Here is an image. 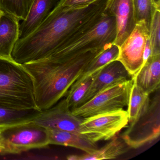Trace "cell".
Instances as JSON below:
<instances>
[{
  "instance_id": "obj_19",
  "label": "cell",
  "mask_w": 160,
  "mask_h": 160,
  "mask_svg": "<svg viewBox=\"0 0 160 160\" xmlns=\"http://www.w3.org/2000/svg\"><path fill=\"white\" fill-rule=\"evenodd\" d=\"M42 111L38 108L18 110L0 107V129L31 121Z\"/></svg>"
},
{
  "instance_id": "obj_28",
  "label": "cell",
  "mask_w": 160,
  "mask_h": 160,
  "mask_svg": "<svg viewBox=\"0 0 160 160\" xmlns=\"http://www.w3.org/2000/svg\"><path fill=\"white\" fill-rule=\"evenodd\" d=\"M0 151H1V144H0Z\"/></svg>"
},
{
  "instance_id": "obj_24",
  "label": "cell",
  "mask_w": 160,
  "mask_h": 160,
  "mask_svg": "<svg viewBox=\"0 0 160 160\" xmlns=\"http://www.w3.org/2000/svg\"><path fill=\"white\" fill-rule=\"evenodd\" d=\"M152 56L160 55V10L155 12L150 29Z\"/></svg>"
},
{
  "instance_id": "obj_25",
  "label": "cell",
  "mask_w": 160,
  "mask_h": 160,
  "mask_svg": "<svg viewBox=\"0 0 160 160\" xmlns=\"http://www.w3.org/2000/svg\"><path fill=\"white\" fill-rule=\"evenodd\" d=\"M100 0H59L57 5L63 10H69L83 8Z\"/></svg>"
},
{
  "instance_id": "obj_10",
  "label": "cell",
  "mask_w": 160,
  "mask_h": 160,
  "mask_svg": "<svg viewBox=\"0 0 160 160\" xmlns=\"http://www.w3.org/2000/svg\"><path fill=\"white\" fill-rule=\"evenodd\" d=\"M83 119L72 113L64 98L52 107L42 111L32 121L46 129L80 133V125Z\"/></svg>"
},
{
  "instance_id": "obj_23",
  "label": "cell",
  "mask_w": 160,
  "mask_h": 160,
  "mask_svg": "<svg viewBox=\"0 0 160 160\" xmlns=\"http://www.w3.org/2000/svg\"><path fill=\"white\" fill-rule=\"evenodd\" d=\"M33 0H0V10L15 17L19 21L25 20Z\"/></svg>"
},
{
  "instance_id": "obj_5",
  "label": "cell",
  "mask_w": 160,
  "mask_h": 160,
  "mask_svg": "<svg viewBox=\"0 0 160 160\" xmlns=\"http://www.w3.org/2000/svg\"><path fill=\"white\" fill-rule=\"evenodd\" d=\"M0 153H21L49 145L46 128L28 122L0 129Z\"/></svg>"
},
{
  "instance_id": "obj_3",
  "label": "cell",
  "mask_w": 160,
  "mask_h": 160,
  "mask_svg": "<svg viewBox=\"0 0 160 160\" xmlns=\"http://www.w3.org/2000/svg\"><path fill=\"white\" fill-rule=\"evenodd\" d=\"M0 107L18 110L37 108L30 75L23 65L1 58Z\"/></svg>"
},
{
  "instance_id": "obj_1",
  "label": "cell",
  "mask_w": 160,
  "mask_h": 160,
  "mask_svg": "<svg viewBox=\"0 0 160 160\" xmlns=\"http://www.w3.org/2000/svg\"><path fill=\"white\" fill-rule=\"evenodd\" d=\"M107 0L83 8L65 10L56 4L47 17L29 35L18 39L12 58L23 65L44 58L65 43L86 21L104 10Z\"/></svg>"
},
{
  "instance_id": "obj_17",
  "label": "cell",
  "mask_w": 160,
  "mask_h": 160,
  "mask_svg": "<svg viewBox=\"0 0 160 160\" xmlns=\"http://www.w3.org/2000/svg\"><path fill=\"white\" fill-rule=\"evenodd\" d=\"M124 141L114 137L110 142L94 152L82 155H71L67 157L71 160H101L115 159L126 152V148Z\"/></svg>"
},
{
  "instance_id": "obj_16",
  "label": "cell",
  "mask_w": 160,
  "mask_h": 160,
  "mask_svg": "<svg viewBox=\"0 0 160 160\" xmlns=\"http://www.w3.org/2000/svg\"><path fill=\"white\" fill-rule=\"evenodd\" d=\"M47 130L49 145L72 147L87 153H92L98 149L96 142L89 140L81 134L52 129Z\"/></svg>"
},
{
  "instance_id": "obj_27",
  "label": "cell",
  "mask_w": 160,
  "mask_h": 160,
  "mask_svg": "<svg viewBox=\"0 0 160 160\" xmlns=\"http://www.w3.org/2000/svg\"><path fill=\"white\" fill-rule=\"evenodd\" d=\"M3 14H4V12H2L1 10H0V20H1V19Z\"/></svg>"
},
{
  "instance_id": "obj_22",
  "label": "cell",
  "mask_w": 160,
  "mask_h": 160,
  "mask_svg": "<svg viewBox=\"0 0 160 160\" xmlns=\"http://www.w3.org/2000/svg\"><path fill=\"white\" fill-rule=\"evenodd\" d=\"M136 23L144 21L150 31L153 15L160 10V4L156 0H132Z\"/></svg>"
},
{
  "instance_id": "obj_20",
  "label": "cell",
  "mask_w": 160,
  "mask_h": 160,
  "mask_svg": "<svg viewBox=\"0 0 160 160\" xmlns=\"http://www.w3.org/2000/svg\"><path fill=\"white\" fill-rule=\"evenodd\" d=\"M149 95L133 83L127 106V111L130 123L136 120L147 110L150 102Z\"/></svg>"
},
{
  "instance_id": "obj_9",
  "label": "cell",
  "mask_w": 160,
  "mask_h": 160,
  "mask_svg": "<svg viewBox=\"0 0 160 160\" xmlns=\"http://www.w3.org/2000/svg\"><path fill=\"white\" fill-rule=\"evenodd\" d=\"M150 31L144 21L138 22L131 34L119 47L118 60L124 65L132 78L144 64L143 54Z\"/></svg>"
},
{
  "instance_id": "obj_11",
  "label": "cell",
  "mask_w": 160,
  "mask_h": 160,
  "mask_svg": "<svg viewBox=\"0 0 160 160\" xmlns=\"http://www.w3.org/2000/svg\"><path fill=\"white\" fill-rule=\"evenodd\" d=\"M105 12L115 17L117 35L114 44L119 47L136 25L132 0H107Z\"/></svg>"
},
{
  "instance_id": "obj_4",
  "label": "cell",
  "mask_w": 160,
  "mask_h": 160,
  "mask_svg": "<svg viewBox=\"0 0 160 160\" xmlns=\"http://www.w3.org/2000/svg\"><path fill=\"white\" fill-rule=\"evenodd\" d=\"M116 35L115 17L104 11L97 24L72 42L59 48L51 55L60 58H67L91 50L104 48L114 43Z\"/></svg>"
},
{
  "instance_id": "obj_14",
  "label": "cell",
  "mask_w": 160,
  "mask_h": 160,
  "mask_svg": "<svg viewBox=\"0 0 160 160\" xmlns=\"http://www.w3.org/2000/svg\"><path fill=\"white\" fill-rule=\"evenodd\" d=\"M132 78L135 84L148 94H151L159 89L160 55L150 57Z\"/></svg>"
},
{
  "instance_id": "obj_13",
  "label": "cell",
  "mask_w": 160,
  "mask_h": 160,
  "mask_svg": "<svg viewBox=\"0 0 160 160\" xmlns=\"http://www.w3.org/2000/svg\"><path fill=\"white\" fill-rule=\"evenodd\" d=\"M59 0H33L25 20L19 25V39L33 32L47 17Z\"/></svg>"
},
{
  "instance_id": "obj_18",
  "label": "cell",
  "mask_w": 160,
  "mask_h": 160,
  "mask_svg": "<svg viewBox=\"0 0 160 160\" xmlns=\"http://www.w3.org/2000/svg\"><path fill=\"white\" fill-rule=\"evenodd\" d=\"M100 70L76 80L71 86L65 95V99L71 111L83 104L87 93Z\"/></svg>"
},
{
  "instance_id": "obj_2",
  "label": "cell",
  "mask_w": 160,
  "mask_h": 160,
  "mask_svg": "<svg viewBox=\"0 0 160 160\" xmlns=\"http://www.w3.org/2000/svg\"><path fill=\"white\" fill-rule=\"evenodd\" d=\"M104 48L67 58L49 55L22 65L32 78L37 108L43 111L61 100L91 61Z\"/></svg>"
},
{
  "instance_id": "obj_7",
  "label": "cell",
  "mask_w": 160,
  "mask_h": 160,
  "mask_svg": "<svg viewBox=\"0 0 160 160\" xmlns=\"http://www.w3.org/2000/svg\"><path fill=\"white\" fill-rule=\"evenodd\" d=\"M160 135V96L159 92L150 100L147 110L130 123L121 138L131 148L136 149L153 141Z\"/></svg>"
},
{
  "instance_id": "obj_8",
  "label": "cell",
  "mask_w": 160,
  "mask_h": 160,
  "mask_svg": "<svg viewBox=\"0 0 160 160\" xmlns=\"http://www.w3.org/2000/svg\"><path fill=\"white\" fill-rule=\"evenodd\" d=\"M128 123L127 110L119 109L84 118L80 125V132L96 143L112 139Z\"/></svg>"
},
{
  "instance_id": "obj_26",
  "label": "cell",
  "mask_w": 160,
  "mask_h": 160,
  "mask_svg": "<svg viewBox=\"0 0 160 160\" xmlns=\"http://www.w3.org/2000/svg\"><path fill=\"white\" fill-rule=\"evenodd\" d=\"M151 56H152V50L151 44L150 37H149L146 42L145 49H144V54H143L144 64L147 62L148 59Z\"/></svg>"
},
{
  "instance_id": "obj_6",
  "label": "cell",
  "mask_w": 160,
  "mask_h": 160,
  "mask_svg": "<svg viewBox=\"0 0 160 160\" xmlns=\"http://www.w3.org/2000/svg\"><path fill=\"white\" fill-rule=\"evenodd\" d=\"M133 84V80L132 78L107 88L79 107L72 110V113L84 118L123 109L128 106Z\"/></svg>"
},
{
  "instance_id": "obj_12",
  "label": "cell",
  "mask_w": 160,
  "mask_h": 160,
  "mask_svg": "<svg viewBox=\"0 0 160 160\" xmlns=\"http://www.w3.org/2000/svg\"><path fill=\"white\" fill-rule=\"evenodd\" d=\"M132 78L124 65L119 61L109 62L101 68L89 89L83 104L107 88Z\"/></svg>"
},
{
  "instance_id": "obj_21",
  "label": "cell",
  "mask_w": 160,
  "mask_h": 160,
  "mask_svg": "<svg viewBox=\"0 0 160 160\" xmlns=\"http://www.w3.org/2000/svg\"><path fill=\"white\" fill-rule=\"evenodd\" d=\"M119 54V48L115 44L107 47L91 61L77 80L100 70L111 62L118 60Z\"/></svg>"
},
{
  "instance_id": "obj_15",
  "label": "cell",
  "mask_w": 160,
  "mask_h": 160,
  "mask_svg": "<svg viewBox=\"0 0 160 160\" xmlns=\"http://www.w3.org/2000/svg\"><path fill=\"white\" fill-rule=\"evenodd\" d=\"M19 21L9 14L4 12L2 15L0 20V58L12 60V52L19 39Z\"/></svg>"
}]
</instances>
